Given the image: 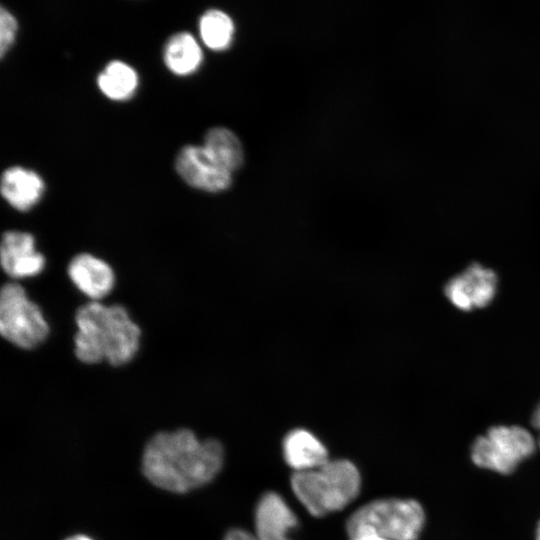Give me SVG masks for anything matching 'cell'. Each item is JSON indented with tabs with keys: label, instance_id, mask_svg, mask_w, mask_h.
Instances as JSON below:
<instances>
[{
	"label": "cell",
	"instance_id": "5b68a950",
	"mask_svg": "<svg viewBox=\"0 0 540 540\" xmlns=\"http://www.w3.org/2000/svg\"><path fill=\"white\" fill-rule=\"evenodd\" d=\"M537 446L534 436L518 425H495L473 442L472 462L482 469L511 474L533 455Z\"/></svg>",
	"mask_w": 540,
	"mask_h": 540
},
{
	"label": "cell",
	"instance_id": "7402d4cb",
	"mask_svg": "<svg viewBox=\"0 0 540 540\" xmlns=\"http://www.w3.org/2000/svg\"><path fill=\"white\" fill-rule=\"evenodd\" d=\"M65 540H93L90 537L82 534L73 535L71 537L66 538Z\"/></svg>",
	"mask_w": 540,
	"mask_h": 540
},
{
	"label": "cell",
	"instance_id": "6da1fadb",
	"mask_svg": "<svg viewBox=\"0 0 540 540\" xmlns=\"http://www.w3.org/2000/svg\"><path fill=\"white\" fill-rule=\"evenodd\" d=\"M224 448L216 439L199 440L186 428L161 431L146 443L142 472L154 486L186 493L211 482L221 471Z\"/></svg>",
	"mask_w": 540,
	"mask_h": 540
},
{
	"label": "cell",
	"instance_id": "7a4b0ae2",
	"mask_svg": "<svg viewBox=\"0 0 540 540\" xmlns=\"http://www.w3.org/2000/svg\"><path fill=\"white\" fill-rule=\"evenodd\" d=\"M74 352L86 364L107 361L112 366L130 362L140 346V327L121 305L91 301L75 314Z\"/></svg>",
	"mask_w": 540,
	"mask_h": 540
},
{
	"label": "cell",
	"instance_id": "52a82bcc",
	"mask_svg": "<svg viewBox=\"0 0 540 540\" xmlns=\"http://www.w3.org/2000/svg\"><path fill=\"white\" fill-rule=\"evenodd\" d=\"M497 273L481 264L471 263L450 278L444 286V295L458 310L469 312L482 309L493 302L498 291Z\"/></svg>",
	"mask_w": 540,
	"mask_h": 540
},
{
	"label": "cell",
	"instance_id": "8fae6325",
	"mask_svg": "<svg viewBox=\"0 0 540 540\" xmlns=\"http://www.w3.org/2000/svg\"><path fill=\"white\" fill-rule=\"evenodd\" d=\"M67 273L77 289L95 302L106 297L115 284L111 266L89 253L75 255L68 264Z\"/></svg>",
	"mask_w": 540,
	"mask_h": 540
},
{
	"label": "cell",
	"instance_id": "44dd1931",
	"mask_svg": "<svg viewBox=\"0 0 540 540\" xmlns=\"http://www.w3.org/2000/svg\"><path fill=\"white\" fill-rule=\"evenodd\" d=\"M531 423L534 429L538 432L537 445L540 448V402L537 404L532 417Z\"/></svg>",
	"mask_w": 540,
	"mask_h": 540
},
{
	"label": "cell",
	"instance_id": "4fadbf2b",
	"mask_svg": "<svg viewBox=\"0 0 540 540\" xmlns=\"http://www.w3.org/2000/svg\"><path fill=\"white\" fill-rule=\"evenodd\" d=\"M282 454L287 465L295 472L317 469L329 461L326 446L305 428H295L285 435Z\"/></svg>",
	"mask_w": 540,
	"mask_h": 540
},
{
	"label": "cell",
	"instance_id": "2e32d148",
	"mask_svg": "<svg viewBox=\"0 0 540 540\" xmlns=\"http://www.w3.org/2000/svg\"><path fill=\"white\" fill-rule=\"evenodd\" d=\"M203 146L230 172L239 169L243 164L242 144L236 134L226 127L210 128L204 136Z\"/></svg>",
	"mask_w": 540,
	"mask_h": 540
},
{
	"label": "cell",
	"instance_id": "7c38bea8",
	"mask_svg": "<svg viewBox=\"0 0 540 540\" xmlns=\"http://www.w3.org/2000/svg\"><path fill=\"white\" fill-rule=\"evenodd\" d=\"M0 191L11 207L26 212L41 200L45 192V182L33 169L13 165L3 170Z\"/></svg>",
	"mask_w": 540,
	"mask_h": 540
},
{
	"label": "cell",
	"instance_id": "5bb4252c",
	"mask_svg": "<svg viewBox=\"0 0 540 540\" xmlns=\"http://www.w3.org/2000/svg\"><path fill=\"white\" fill-rule=\"evenodd\" d=\"M162 58L171 73L187 76L198 70L203 60V52L191 33L177 31L166 39Z\"/></svg>",
	"mask_w": 540,
	"mask_h": 540
},
{
	"label": "cell",
	"instance_id": "ffe728a7",
	"mask_svg": "<svg viewBox=\"0 0 540 540\" xmlns=\"http://www.w3.org/2000/svg\"><path fill=\"white\" fill-rule=\"evenodd\" d=\"M223 540H260L257 535L242 529V528H232L228 530L224 536Z\"/></svg>",
	"mask_w": 540,
	"mask_h": 540
},
{
	"label": "cell",
	"instance_id": "3957f363",
	"mask_svg": "<svg viewBox=\"0 0 540 540\" xmlns=\"http://www.w3.org/2000/svg\"><path fill=\"white\" fill-rule=\"evenodd\" d=\"M290 484L306 510L323 517L342 510L358 496L361 475L350 460H329L317 469L294 472Z\"/></svg>",
	"mask_w": 540,
	"mask_h": 540
},
{
	"label": "cell",
	"instance_id": "d6986e66",
	"mask_svg": "<svg viewBox=\"0 0 540 540\" xmlns=\"http://www.w3.org/2000/svg\"><path fill=\"white\" fill-rule=\"evenodd\" d=\"M349 540H387L366 526H356L346 529Z\"/></svg>",
	"mask_w": 540,
	"mask_h": 540
},
{
	"label": "cell",
	"instance_id": "ac0fdd59",
	"mask_svg": "<svg viewBox=\"0 0 540 540\" xmlns=\"http://www.w3.org/2000/svg\"><path fill=\"white\" fill-rule=\"evenodd\" d=\"M18 22L14 14L1 5L0 7V56L3 58L15 41Z\"/></svg>",
	"mask_w": 540,
	"mask_h": 540
},
{
	"label": "cell",
	"instance_id": "9c48e42d",
	"mask_svg": "<svg viewBox=\"0 0 540 540\" xmlns=\"http://www.w3.org/2000/svg\"><path fill=\"white\" fill-rule=\"evenodd\" d=\"M0 261L3 271L15 280L36 276L45 267V258L37 251L33 235L18 230L3 233Z\"/></svg>",
	"mask_w": 540,
	"mask_h": 540
},
{
	"label": "cell",
	"instance_id": "e0dca14e",
	"mask_svg": "<svg viewBox=\"0 0 540 540\" xmlns=\"http://www.w3.org/2000/svg\"><path fill=\"white\" fill-rule=\"evenodd\" d=\"M198 28L202 42L212 50H224L232 42L233 21L220 9H207L199 18Z\"/></svg>",
	"mask_w": 540,
	"mask_h": 540
},
{
	"label": "cell",
	"instance_id": "8992f818",
	"mask_svg": "<svg viewBox=\"0 0 540 540\" xmlns=\"http://www.w3.org/2000/svg\"><path fill=\"white\" fill-rule=\"evenodd\" d=\"M0 333L11 344L28 350L39 346L49 333L40 307L16 282L4 284L0 291Z\"/></svg>",
	"mask_w": 540,
	"mask_h": 540
},
{
	"label": "cell",
	"instance_id": "30bf717a",
	"mask_svg": "<svg viewBox=\"0 0 540 540\" xmlns=\"http://www.w3.org/2000/svg\"><path fill=\"white\" fill-rule=\"evenodd\" d=\"M255 530L260 540H292L298 518L285 499L274 491L265 492L255 508Z\"/></svg>",
	"mask_w": 540,
	"mask_h": 540
},
{
	"label": "cell",
	"instance_id": "9a60e30c",
	"mask_svg": "<svg viewBox=\"0 0 540 540\" xmlns=\"http://www.w3.org/2000/svg\"><path fill=\"white\" fill-rule=\"evenodd\" d=\"M96 82L99 90L107 98L126 101L136 93L139 76L130 64L114 59L106 63L98 73Z\"/></svg>",
	"mask_w": 540,
	"mask_h": 540
},
{
	"label": "cell",
	"instance_id": "277c9868",
	"mask_svg": "<svg viewBox=\"0 0 540 540\" xmlns=\"http://www.w3.org/2000/svg\"><path fill=\"white\" fill-rule=\"evenodd\" d=\"M425 512L414 499L385 498L366 503L346 521V529L366 526L387 540H418Z\"/></svg>",
	"mask_w": 540,
	"mask_h": 540
},
{
	"label": "cell",
	"instance_id": "ba28073f",
	"mask_svg": "<svg viewBox=\"0 0 540 540\" xmlns=\"http://www.w3.org/2000/svg\"><path fill=\"white\" fill-rule=\"evenodd\" d=\"M174 168L195 189L216 193L232 184V172L218 163L203 145H183L175 156Z\"/></svg>",
	"mask_w": 540,
	"mask_h": 540
},
{
	"label": "cell",
	"instance_id": "603a6c76",
	"mask_svg": "<svg viewBox=\"0 0 540 540\" xmlns=\"http://www.w3.org/2000/svg\"><path fill=\"white\" fill-rule=\"evenodd\" d=\"M536 540H540V521L536 528Z\"/></svg>",
	"mask_w": 540,
	"mask_h": 540
}]
</instances>
